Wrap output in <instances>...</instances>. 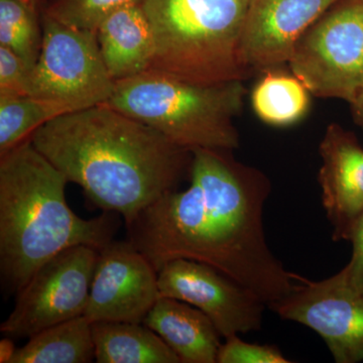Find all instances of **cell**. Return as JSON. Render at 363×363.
<instances>
[{
    "label": "cell",
    "instance_id": "6da1fadb",
    "mask_svg": "<svg viewBox=\"0 0 363 363\" xmlns=\"http://www.w3.org/2000/svg\"><path fill=\"white\" fill-rule=\"evenodd\" d=\"M233 152L191 150L189 187L143 210L126 225L128 240L157 272L174 259L203 262L269 307L292 292L301 277L286 271L267 245L264 210L271 182Z\"/></svg>",
    "mask_w": 363,
    "mask_h": 363
},
{
    "label": "cell",
    "instance_id": "7a4b0ae2",
    "mask_svg": "<svg viewBox=\"0 0 363 363\" xmlns=\"http://www.w3.org/2000/svg\"><path fill=\"white\" fill-rule=\"evenodd\" d=\"M30 138L91 204L121 215L125 225L177 190L192 162L190 150L106 104L57 117Z\"/></svg>",
    "mask_w": 363,
    "mask_h": 363
},
{
    "label": "cell",
    "instance_id": "3957f363",
    "mask_svg": "<svg viewBox=\"0 0 363 363\" xmlns=\"http://www.w3.org/2000/svg\"><path fill=\"white\" fill-rule=\"evenodd\" d=\"M68 183L30 138L0 156V274L7 293L16 295L69 248L100 250L114 240L118 214L81 218L67 203Z\"/></svg>",
    "mask_w": 363,
    "mask_h": 363
},
{
    "label": "cell",
    "instance_id": "277c9868",
    "mask_svg": "<svg viewBox=\"0 0 363 363\" xmlns=\"http://www.w3.org/2000/svg\"><path fill=\"white\" fill-rule=\"evenodd\" d=\"M245 80L198 83L156 70L116 81L106 105L161 133L188 150H234L240 145L234 121L247 89Z\"/></svg>",
    "mask_w": 363,
    "mask_h": 363
},
{
    "label": "cell",
    "instance_id": "5b68a950",
    "mask_svg": "<svg viewBox=\"0 0 363 363\" xmlns=\"http://www.w3.org/2000/svg\"><path fill=\"white\" fill-rule=\"evenodd\" d=\"M250 0H143L155 40L150 70L198 83L245 80L240 42Z\"/></svg>",
    "mask_w": 363,
    "mask_h": 363
},
{
    "label": "cell",
    "instance_id": "8992f818",
    "mask_svg": "<svg viewBox=\"0 0 363 363\" xmlns=\"http://www.w3.org/2000/svg\"><path fill=\"white\" fill-rule=\"evenodd\" d=\"M314 96L352 104L363 91V0H340L304 33L288 63Z\"/></svg>",
    "mask_w": 363,
    "mask_h": 363
},
{
    "label": "cell",
    "instance_id": "52a82bcc",
    "mask_svg": "<svg viewBox=\"0 0 363 363\" xmlns=\"http://www.w3.org/2000/svg\"><path fill=\"white\" fill-rule=\"evenodd\" d=\"M40 21L42 49L28 95L67 102L77 111L106 104L116 81L105 67L97 32L64 25L45 13Z\"/></svg>",
    "mask_w": 363,
    "mask_h": 363
},
{
    "label": "cell",
    "instance_id": "ba28073f",
    "mask_svg": "<svg viewBox=\"0 0 363 363\" xmlns=\"http://www.w3.org/2000/svg\"><path fill=\"white\" fill-rule=\"evenodd\" d=\"M98 255L96 248L79 245L48 260L16 294V305L0 332L11 338H30L83 316Z\"/></svg>",
    "mask_w": 363,
    "mask_h": 363
},
{
    "label": "cell",
    "instance_id": "9c48e42d",
    "mask_svg": "<svg viewBox=\"0 0 363 363\" xmlns=\"http://www.w3.org/2000/svg\"><path fill=\"white\" fill-rule=\"evenodd\" d=\"M269 308L316 332L336 363L363 362V293L342 272L318 281L301 277L292 292Z\"/></svg>",
    "mask_w": 363,
    "mask_h": 363
},
{
    "label": "cell",
    "instance_id": "30bf717a",
    "mask_svg": "<svg viewBox=\"0 0 363 363\" xmlns=\"http://www.w3.org/2000/svg\"><path fill=\"white\" fill-rule=\"evenodd\" d=\"M157 283L161 297L194 306L213 322L222 338L262 328L264 301L209 264L171 260L157 272Z\"/></svg>",
    "mask_w": 363,
    "mask_h": 363
},
{
    "label": "cell",
    "instance_id": "8fae6325",
    "mask_svg": "<svg viewBox=\"0 0 363 363\" xmlns=\"http://www.w3.org/2000/svg\"><path fill=\"white\" fill-rule=\"evenodd\" d=\"M160 296L157 272L128 240L99 250L84 316L100 321L143 323Z\"/></svg>",
    "mask_w": 363,
    "mask_h": 363
},
{
    "label": "cell",
    "instance_id": "7c38bea8",
    "mask_svg": "<svg viewBox=\"0 0 363 363\" xmlns=\"http://www.w3.org/2000/svg\"><path fill=\"white\" fill-rule=\"evenodd\" d=\"M340 0H250L240 42L248 75L288 64L304 33Z\"/></svg>",
    "mask_w": 363,
    "mask_h": 363
},
{
    "label": "cell",
    "instance_id": "4fadbf2b",
    "mask_svg": "<svg viewBox=\"0 0 363 363\" xmlns=\"http://www.w3.org/2000/svg\"><path fill=\"white\" fill-rule=\"evenodd\" d=\"M322 204L332 225V240L347 241L363 211V147L354 133L332 123L319 145Z\"/></svg>",
    "mask_w": 363,
    "mask_h": 363
},
{
    "label": "cell",
    "instance_id": "5bb4252c",
    "mask_svg": "<svg viewBox=\"0 0 363 363\" xmlns=\"http://www.w3.org/2000/svg\"><path fill=\"white\" fill-rule=\"evenodd\" d=\"M143 323L156 332L181 363H217L222 337L213 322L194 306L160 297Z\"/></svg>",
    "mask_w": 363,
    "mask_h": 363
},
{
    "label": "cell",
    "instance_id": "9a60e30c",
    "mask_svg": "<svg viewBox=\"0 0 363 363\" xmlns=\"http://www.w3.org/2000/svg\"><path fill=\"white\" fill-rule=\"evenodd\" d=\"M102 59L114 81L150 70L155 56L152 26L142 4L111 14L97 30Z\"/></svg>",
    "mask_w": 363,
    "mask_h": 363
},
{
    "label": "cell",
    "instance_id": "2e32d148",
    "mask_svg": "<svg viewBox=\"0 0 363 363\" xmlns=\"http://www.w3.org/2000/svg\"><path fill=\"white\" fill-rule=\"evenodd\" d=\"M91 326L98 363H181L176 353L145 324L100 321Z\"/></svg>",
    "mask_w": 363,
    "mask_h": 363
},
{
    "label": "cell",
    "instance_id": "e0dca14e",
    "mask_svg": "<svg viewBox=\"0 0 363 363\" xmlns=\"http://www.w3.org/2000/svg\"><path fill=\"white\" fill-rule=\"evenodd\" d=\"M92 323L83 316L38 332L16 350L11 363H89L95 362Z\"/></svg>",
    "mask_w": 363,
    "mask_h": 363
},
{
    "label": "cell",
    "instance_id": "ac0fdd59",
    "mask_svg": "<svg viewBox=\"0 0 363 363\" xmlns=\"http://www.w3.org/2000/svg\"><path fill=\"white\" fill-rule=\"evenodd\" d=\"M262 73L250 98L255 113L264 123L278 128L297 123L309 111L311 93L293 73L276 69Z\"/></svg>",
    "mask_w": 363,
    "mask_h": 363
},
{
    "label": "cell",
    "instance_id": "d6986e66",
    "mask_svg": "<svg viewBox=\"0 0 363 363\" xmlns=\"http://www.w3.org/2000/svg\"><path fill=\"white\" fill-rule=\"evenodd\" d=\"M78 111L59 100L26 96L0 98V156L25 142L57 117Z\"/></svg>",
    "mask_w": 363,
    "mask_h": 363
},
{
    "label": "cell",
    "instance_id": "ffe728a7",
    "mask_svg": "<svg viewBox=\"0 0 363 363\" xmlns=\"http://www.w3.org/2000/svg\"><path fill=\"white\" fill-rule=\"evenodd\" d=\"M43 44L42 21L18 0H0V45L11 50L33 71Z\"/></svg>",
    "mask_w": 363,
    "mask_h": 363
},
{
    "label": "cell",
    "instance_id": "44dd1931",
    "mask_svg": "<svg viewBox=\"0 0 363 363\" xmlns=\"http://www.w3.org/2000/svg\"><path fill=\"white\" fill-rule=\"evenodd\" d=\"M143 0H54L43 13L64 25L97 32L111 14Z\"/></svg>",
    "mask_w": 363,
    "mask_h": 363
},
{
    "label": "cell",
    "instance_id": "7402d4cb",
    "mask_svg": "<svg viewBox=\"0 0 363 363\" xmlns=\"http://www.w3.org/2000/svg\"><path fill=\"white\" fill-rule=\"evenodd\" d=\"M276 346L245 342L240 335L229 336L221 343L217 363H289Z\"/></svg>",
    "mask_w": 363,
    "mask_h": 363
},
{
    "label": "cell",
    "instance_id": "603a6c76",
    "mask_svg": "<svg viewBox=\"0 0 363 363\" xmlns=\"http://www.w3.org/2000/svg\"><path fill=\"white\" fill-rule=\"evenodd\" d=\"M30 73L18 55L0 45V98L28 95Z\"/></svg>",
    "mask_w": 363,
    "mask_h": 363
},
{
    "label": "cell",
    "instance_id": "cb8c5ba5",
    "mask_svg": "<svg viewBox=\"0 0 363 363\" xmlns=\"http://www.w3.org/2000/svg\"><path fill=\"white\" fill-rule=\"evenodd\" d=\"M347 241L352 245V252L340 272L350 286L363 293V211L351 227Z\"/></svg>",
    "mask_w": 363,
    "mask_h": 363
},
{
    "label": "cell",
    "instance_id": "d4e9b609",
    "mask_svg": "<svg viewBox=\"0 0 363 363\" xmlns=\"http://www.w3.org/2000/svg\"><path fill=\"white\" fill-rule=\"evenodd\" d=\"M13 338L4 336L0 340V363H11L18 348L14 345Z\"/></svg>",
    "mask_w": 363,
    "mask_h": 363
},
{
    "label": "cell",
    "instance_id": "484cf974",
    "mask_svg": "<svg viewBox=\"0 0 363 363\" xmlns=\"http://www.w3.org/2000/svg\"><path fill=\"white\" fill-rule=\"evenodd\" d=\"M350 105L353 121L358 126L363 128V91Z\"/></svg>",
    "mask_w": 363,
    "mask_h": 363
},
{
    "label": "cell",
    "instance_id": "4316f807",
    "mask_svg": "<svg viewBox=\"0 0 363 363\" xmlns=\"http://www.w3.org/2000/svg\"><path fill=\"white\" fill-rule=\"evenodd\" d=\"M18 1L28 7V9H30V11L39 13V9L43 0H18Z\"/></svg>",
    "mask_w": 363,
    "mask_h": 363
}]
</instances>
